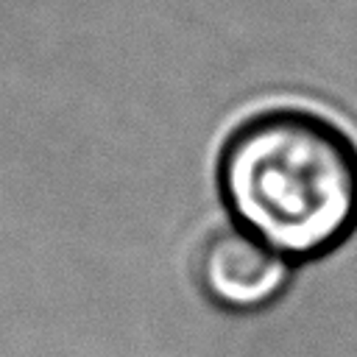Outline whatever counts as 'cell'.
Listing matches in <instances>:
<instances>
[{"instance_id": "obj_1", "label": "cell", "mask_w": 357, "mask_h": 357, "mask_svg": "<svg viewBox=\"0 0 357 357\" xmlns=\"http://www.w3.org/2000/svg\"><path fill=\"white\" fill-rule=\"evenodd\" d=\"M215 187L229 223L293 265L332 254L357 231V142L304 103L240 117L218 148Z\"/></svg>"}, {"instance_id": "obj_2", "label": "cell", "mask_w": 357, "mask_h": 357, "mask_svg": "<svg viewBox=\"0 0 357 357\" xmlns=\"http://www.w3.org/2000/svg\"><path fill=\"white\" fill-rule=\"evenodd\" d=\"M293 271V262L231 223L215 229L198 254L204 296L229 312H254L273 304L287 290Z\"/></svg>"}]
</instances>
